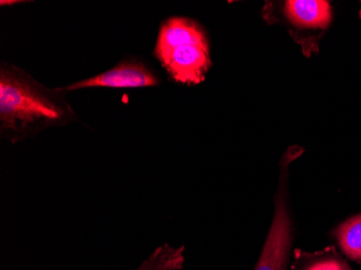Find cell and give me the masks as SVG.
<instances>
[{"label": "cell", "instance_id": "obj_6", "mask_svg": "<svg viewBox=\"0 0 361 270\" xmlns=\"http://www.w3.org/2000/svg\"><path fill=\"white\" fill-rule=\"evenodd\" d=\"M292 268L293 270H350L334 247L315 253L294 250Z\"/></svg>", "mask_w": 361, "mask_h": 270}, {"label": "cell", "instance_id": "obj_8", "mask_svg": "<svg viewBox=\"0 0 361 270\" xmlns=\"http://www.w3.org/2000/svg\"><path fill=\"white\" fill-rule=\"evenodd\" d=\"M184 262L182 250L165 245L158 247L137 270H180L183 268Z\"/></svg>", "mask_w": 361, "mask_h": 270}, {"label": "cell", "instance_id": "obj_4", "mask_svg": "<svg viewBox=\"0 0 361 270\" xmlns=\"http://www.w3.org/2000/svg\"><path fill=\"white\" fill-rule=\"evenodd\" d=\"M303 149L297 146L289 148L281 160V172L274 200L273 221L267 233L259 261L253 270H287L293 243V219L288 199L289 166L299 158Z\"/></svg>", "mask_w": 361, "mask_h": 270}, {"label": "cell", "instance_id": "obj_5", "mask_svg": "<svg viewBox=\"0 0 361 270\" xmlns=\"http://www.w3.org/2000/svg\"><path fill=\"white\" fill-rule=\"evenodd\" d=\"M157 76L144 63L125 60L109 70L65 87L66 92L89 88L137 89L157 86Z\"/></svg>", "mask_w": 361, "mask_h": 270}, {"label": "cell", "instance_id": "obj_3", "mask_svg": "<svg viewBox=\"0 0 361 270\" xmlns=\"http://www.w3.org/2000/svg\"><path fill=\"white\" fill-rule=\"evenodd\" d=\"M262 14L267 23L283 25L306 56L317 54L332 21L331 5L324 0L267 1Z\"/></svg>", "mask_w": 361, "mask_h": 270}, {"label": "cell", "instance_id": "obj_2", "mask_svg": "<svg viewBox=\"0 0 361 270\" xmlns=\"http://www.w3.org/2000/svg\"><path fill=\"white\" fill-rule=\"evenodd\" d=\"M154 54L176 82L188 86L202 83L212 65L204 27L182 16L161 24Z\"/></svg>", "mask_w": 361, "mask_h": 270}, {"label": "cell", "instance_id": "obj_1", "mask_svg": "<svg viewBox=\"0 0 361 270\" xmlns=\"http://www.w3.org/2000/svg\"><path fill=\"white\" fill-rule=\"evenodd\" d=\"M64 89H50L27 72L1 63L0 66V134L16 143L50 128L77 121L65 99Z\"/></svg>", "mask_w": 361, "mask_h": 270}, {"label": "cell", "instance_id": "obj_7", "mask_svg": "<svg viewBox=\"0 0 361 270\" xmlns=\"http://www.w3.org/2000/svg\"><path fill=\"white\" fill-rule=\"evenodd\" d=\"M334 235L343 253L348 259L361 263V213L338 225Z\"/></svg>", "mask_w": 361, "mask_h": 270}]
</instances>
